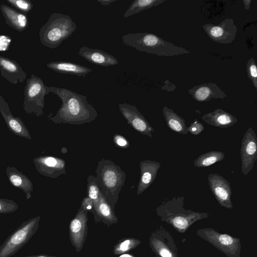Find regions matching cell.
I'll use <instances>...</instances> for the list:
<instances>
[{"label":"cell","mask_w":257,"mask_h":257,"mask_svg":"<svg viewBox=\"0 0 257 257\" xmlns=\"http://www.w3.org/2000/svg\"><path fill=\"white\" fill-rule=\"evenodd\" d=\"M48 94L53 93L60 98L62 104L56 114L48 116L55 123L81 124L94 121L98 113L94 107L87 100L86 96L69 89L47 86Z\"/></svg>","instance_id":"cell-1"},{"label":"cell","mask_w":257,"mask_h":257,"mask_svg":"<svg viewBox=\"0 0 257 257\" xmlns=\"http://www.w3.org/2000/svg\"><path fill=\"white\" fill-rule=\"evenodd\" d=\"M122 43L139 51L171 57L190 53L186 49L175 46L158 36L150 33H128L121 36Z\"/></svg>","instance_id":"cell-2"},{"label":"cell","mask_w":257,"mask_h":257,"mask_svg":"<svg viewBox=\"0 0 257 257\" xmlns=\"http://www.w3.org/2000/svg\"><path fill=\"white\" fill-rule=\"evenodd\" d=\"M184 198H174L163 202L157 209L161 220L171 225L178 232L185 233L194 222L209 217L207 213L194 212L183 207Z\"/></svg>","instance_id":"cell-3"},{"label":"cell","mask_w":257,"mask_h":257,"mask_svg":"<svg viewBox=\"0 0 257 257\" xmlns=\"http://www.w3.org/2000/svg\"><path fill=\"white\" fill-rule=\"evenodd\" d=\"M96 174L101 192L112 208L118 199L126 179V174L120 166L105 159L98 162Z\"/></svg>","instance_id":"cell-4"},{"label":"cell","mask_w":257,"mask_h":257,"mask_svg":"<svg viewBox=\"0 0 257 257\" xmlns=\"http://www.w3.org/2000/svg\"><path fill=\"white\" fill-rule=\"evenodd\" d=\"M76 25L67 15L53 13L39 31L41 43L50 49L57 48L76 30Z\"/></svg>","instance_id":"cell-5"},{"label":"cell","mask_w":257,"mask_h":257,"mask_svg":"<svg viewBox=\"0 0 257 257\" xmlns=\"http://www.w3.org/2000/svg\"><path fill=\"white\" fill-rule=\"evenodd\" d=\"M40 216L23 222L0 245V257H11L23 247L38 230Z\"/></svg>","instance_id":"cell-6"},{"label":"cell","mask_w":257,"mask_h":257,"mask_svg":"<svg viewBox=\"0 0 257 257\" xmlns=\"http://www.w3.org/2000/svg\"><path fill=\"white\" fill-rule=\"evenodd\" d=\"M48 94L47 86L41 78L32 74L26 81L24 90L23 109L29 114L43 115L45 96Z\"/></svg>","instance_id":"cell-7"},{"label":"cell","mask_w":257,"mask_h":257,"mask_svg":"<svg viewBox=\"0 0 257 257\" xmlns=\"http://www.w3.org/2000/svg\"><path fill=\"white\" fill-rule=\"evenodd\" d=\"M196 234L227 256L240 257L241 246L239 238L219 233L211 227L199 229Z\"/></svg>","instance_id":"cell-8"},{"label":"cell","mask_w":257,"mask_h":257,"mask_svg":"<svg viewBox=\"0 0 257 257\" xmlns=\"http://www.w3.org/2000/svg\"><path fill=\"white\" fill-rule=\"evenodd\" d=\"M149 243L157 257H179L173 237L162 226L152 233Z\"/></svg>","instance_id":"cell-9"},{"label":"cell","mask_w":257,"mask_h":257,"mask_svg":"<svg viewBox=\"0 0 257 257\" xmlns=\"http://www.w3.org/2000/svg\"><path fill=\"white\" fill-rule=\"evenodd\" d=\"M241 171L244 176L252 170L257 159V138L251 127L243 135L241 143Z\"/></svg>","instance_id":"cell-10"},{"label":"cell","mask_w":257,"mask_h":257,"mask_svg":"<svg viewBox=\"0 0 257 257\" xmlns=\"http://www.w3.org/2000/svg\"><path fill=\"white\" fill-rule=\"evenodd\" d=\"M208 36L214 42L227 44L235 39L237 28L232 19H226L218 25L206 24L202 26Z\"/></svg>","instance_id":"cell-11"},{"label":"cell","mask_w":257,"mask_h":257,"mask_svg":"<svg viewBox=\"0 0 257 257\" xmlns=\"http://www.w3.org/2000/svg\"><path fill=\"white\" fill-rule=\"evenodd\" d=\"M118 108L127 123L136 131L143 135L153 138L152 133L155 132L154 128L136 106L123 103H119Z\"/></svg>","instance_id":"cell-12"},{"label":"cell","mask_w":257,"mask_h":257,"mask_svg":"<svg viewBox=\"0 0 257 257\" xmlns=\"http://www.w3.org/2000/svg\"><path fill=\"white\" fill-rule=\"evenodd\" d=\"M208 181L211 191L220 205L227 209H232V191L230 183L217 173L209 174Z\"/></svg>","instance_id":"cell-13"},{"label":"cell","mask_w":257,"mask_h":257,"mask_svg":"<svg viewBox=\"0 0 257 257\" xmlns=\"http://www.w3.org/2000/svg\"><path fill=\"white\" fill-rule=\"evenodd\" d=\"M35 168L41 175L56 178L66 173V162L63 159L50 156L38 157L33 159Z\"/></svg>","instance_id":"cell-14"},{"label":"cell","mask_w":257,"mask_h":257,"mask_svg":"<svg viewBox=\"0 0 257 257\" xmlns=\"http://www.w3.org/2000/svg\"><path fill=\"white\" fill-rule=\"evenodd\" d=\"M87 212L80 208L69 225L70 238L77 251L82 248L86 235Z\"/></svg>","instance_id":"cell-15"},{"label":"cell","mask_w":257,"mask_h":257,"mask_svg":"<svg viewBox=\"0 0 257 257\" xmlns=\"http://www.w3.org/2000/svg\"><path fill=\"white\" fill-rule=\"evenodd\" d=\"M0 113L9 129L15 135L31 140V136L21 118L12 114L8 103L0 95Z\"/></svg>","instance_id":"cell-16"},{"label":"cell","mask_w":257,"mask_h":257,"mask_svg":"<svg viewBox=\"0 0 257 257\" xmlns=\"http://www.w3.org/2000/svg\"><path fill=\"white\" fill-rule=\"evenodd\" d=\"M192 98L198 102L210 101L211 99H223L226 93L215 83H205L195 85L188 90Z\"/></svg>","instance_id":"cell-17"},{"label":"cell","mask_w":257,"mask_h":257,"mask_svg":"<svg viewBox=\"0 0 257 257\" xmlns=\"http://www.w3.org/2000/svg\"><path fill=\"white\" fill-rule=\"evenodd\" d=\"M0 71L1 75L12 84L23 82L27 74L15 61L0 56Z\"/></svg>","instance_id":"cell-18"},{"label":"cell","mask_w":257,"mask_h":257,"mask_svg":"<svg viewBox=\"0 0 257 257\" xmlns=\"http://www.w3.org/2000/svg\"><path fill=\"white\" fill-rule=\"evenodd\" d=\"M78 54L91 63L98 66L107 67L118 64L114 56L98 49L83 46L79 49Z\"/></svg>","instance_id":"cell-19"},{"label":"cell","mask_w":257,"mask_h":257,"mask_svg":"<svg viewBox=\"0 0 257 257\" xmlns=\"http://www.w3.org/2000/svg\"><path fill=\"white\" fill-rule=\"evenodd\" d=\"M141 176L137 188V195L144 192L155 179L161 164L157 162L147 160L140 164Z\"/></svg>","instance_id":"cell-20"},{"label":"cell","mask_w":257,"mask_h":257,"mask_svg":"<svg viewBox=\"0 0 257 257\" xmlns=\"http://www.w3.org/2000/svg\"><path fill=\"white\" fill-rule=\"evenodd\" d=\"M0 10L6 24L10 27L19 32H22L27 28L28 20L25 14L4 4L1 5Z\"/></svg>","instance_id":"cell-21"},{"label":"cell","mask_w":257,"mask_h":257,"mask_svg":"<svg viewBox=\"0 0 257 257\" xmlns=\"http://www.w3.org/2000/svg\"><path fill=\"white\" fill-rule=\"evenodd\" d=\"M201 118L209 124L220 128L231 127L237 121L234 115L221 108H217L212 112L206 113Z\"/></svg>","instance_id":"cell-22"},{"label":"cell","mask_w":257,"mask_h":257,"mask_svg":"<svg viewBox=\"0 0 257 257\" xmlns=\"http://www.w3.org/2000/svg\"><path fill=\"white\" fill-rule=\"evenodd\" d=\"M47 66L57 73L78 77L85 76L92 71L91 69L79 64L64 61H52L48 63Z\"/></svg>","instance_id":"cell-23"},{"label":"cell","mask_w":257,"mask_h":257,"mask_svg":"<svg viewBox=\"0 0 257 257\" xmlns=\"http://www.w3.org/2000/svg\"><path fill=\"white\" fill-rule=\"evenodd\" d=\"M6 173L11 184L22 190L25 193L27 199H29L33 192V183L30 179L14 167H7Z\"/></svg>","instance_id":"cell-24"},{"label":"cell","mask_w":257,"mask_h":257,"mask_svg":"<svg viewBox=\"0 0 257 257\" xmlns=\"http://www.w3.org/2000/svg\"><path fill=\"white\" fill-rule=\"evenodd\" d=\"M163 113L168 126L177 133L187 135L188 133L185 120L172 109L167 106L163 108Z\"/></svg>","instance_id":"cell-25"},{"label":"cell","mask_w":257,"mask_h":257,"mask_svg":"<svg viewBox=\"0 0 257 257\" xmlns=\"http://www.w3.org/2000/svg\"><path fill=\"white\" fill-rule=\"evenodd\" d=\"M165 0H135L131 4L123 15L124 18H128L134 15L140 13L147 9L158 6Z\"/></svg>","instance_id":"cell-26"},{"label":"cell","mask_w":257,"mask_h":257,"mask_svg":"<svg viewBox=\"0 0 257 257\" xmlns=\"http://www.w3.org/2000/svg\"><path fill=\"white\" fill-rule=\"evenodd\" d=\"M94 209L98 216L106 221L112 222L117 221L112 208L103 195L100 197L98 201L94 205Z\"/></svg>","instance_id":"cell-27"},{"label":"cell","mask_w":257,"mask_h":257,"mask_svg":"<svg viewBox=\"0 0 257 257\" xmlns=\"http://www.w3.org/2000/svg\"><path fill=\"white\" fill-rule=\"evenodd\" d=\"M224 158L225 155L223 152L212 151L200 155L195 160L194 165L196 167H206L221 161Z\"/></svg>","instance_id":"cell-28"},{"label":"cell","mask_w":257,"mask_h":257,"mask_svg":"<svg viewBox=\"0 0 257 257\" xmlns=\"http://www.w3.org/2000/svg\"><path fill=\"white\" fill-rule=\"evenodd\" d=\"M87 182V196L93 201L94 205L103 195L96 176L92 175H89Z\"/></svg>","instance_id":"cell-29"},{"label":"cell","mask_w":257,"mask_h":257,"mask_svg":"<svg viewBox=\"0 0 257 257\" xmlns=\"http://www.w3.org/2000/svg\"><path fill=\"white\" fill-rule=\"evenodd\" d=\"M141 243V241L134 238L125 239L118 243L114 247L113 253L115 254H121L133 249Z\"/></svg>","instance_id":"cell-30"},{"label":"cell","mask_w":257,"mask_h":257,"mask_svg":"<svg viewBox=\"0 0 257 257\" xmlns=\"http://www.w3.org/2000/svg\"><path fill=\"white\" fill-rule=\"evenodd\" d=\"M246 72L248 78L253 86L257 89V67L253 58H250L246 63Z\"/></svg>","instance_id":"cell-31"},{"label":"cell","mask_w":257,"mask_h":257,"mask_svg":"<svg viewBox=\"0 0 257 257\" xmlns=\"http://www.w3.org/2000/svg\"><path fill=\"white\" fill-rule=\"evenodd\" d=\"M7 2L23 13H29L34 7L33 3L29 0H7Z\"/></svg>","instance_id":"cell-32"},{"label":"cell","mask_w":257,"mask_h":257,"mask_svg":"<svg viewBox=\"0 0 257 257\" xmlns=\"http://www.w3.org/2000/svg\"><path fill=\"white\" fill-rule=\"evenodd\" d=\"M18 207V205L14 200L0 198V213H13L16 211Z\"/></svg>","instance_id":"cell-33"},{"label":"cell","mask_w":257,"mask_h":257,"mask_svg":"<svg viewBox=\"0 0 257 257\" xmlns=\"http://www.w3.org/2000/svg\"><path fill=\"white\" fill-rule=\"evenodd\" d=\"M204 129L203 125L197 119H195L190 125L187 127L188 132L195 136L199 135Z\"/></svg>","instance_id":"cell-34"},{"label":"cell","mask_w":257,"mask_h":257,"mask_svg":"<svg viewBox=\"0 0 257 257\" xmlns=\"http://www.w3.org/2000/svg\"><path fill=\"white\" fill-rule=\"evenodd\" d=\"M114 143L118 147L123 149L127 148L130 146L128 141L123 136L115 134L113 137Z\"/></svg>","instance_id":"cell-35"},{"label":"cell","mask_w":257,"mask_h":257,"mask_svg":"<svg viewBox=\"0 0 257 257\" xmlns=\"http://www.w3.org/2000/svg\"><path fill=\"white\" fill-rule=\"evenodd\" d=\"M12 39L9 36L0 35V51H6L9 49Z\"/></svg>","instance_id":"cell-36"},{"label":"cell","mask_w":257,"mask_h":257,"mask_svg":"<svg viewBox=\"0 0 257 257\" xmlns=\"http://www.w3.org/2000/svg\"><path fill=\"white\" fill-rule=\"evenodd\" d=\"M80 208L87 211L91 210L94 209V203L93 201L87 196L83 199Z\"/></svg>","instance_id":"cell-37"},{"label":"cell","mask_w":257,"mask_h":257,"mask_svg":"<svg viewBox=\"0 0 257 257\" xmlns=\"http://www.w3.org/2000/svg\"><path fill=\"white\" fill-rule=\"evenodd\" d=\"M115 0H97V2L99 3L103 6H108L112 3L116 2Z\"/></svg>","instance_id":"cell-38"},{"label":"cell","mask_w":257,"mask_h":257,"mask_svg":"<svg viewBox=\"0 0 257 257\" xmlns=\"http://www.w3.org/2000/svg\"><path fill=\"white\" fill-rule=\"evenodd\" d=\"M251 2V0H243V1L244 8L246 10H249Z\"/></svg>","instance_id":"cell-39"},{"label":"cell","mask_w":257,"mask_h":257,"mask_svg":"<svg viewBox=\"0 0 257 257\" xmlns=\"http://www.w3.org/2000/svg\"><path fill=\"white\" fill-rule=\"evenodd\" d=\"M24 257H56V256H50V255H46V254H38V255L26 256H24Z\"/></svg>","instance_id":"cell-40"},{"label":"cell","mask_w":257,"mask_h":257,"mask_svg":"<svg viewBox=\"0 0 257 257\" xmlns=\"http://www.w3.org/2000/svg\"><path fill=\"white\" fill-rule=\"evenodd\" d=\"M119 257H136V256H135L132 254L125 253V254H121Z\"/></svg>","instance_id":"cell-41"}]
</instances>
